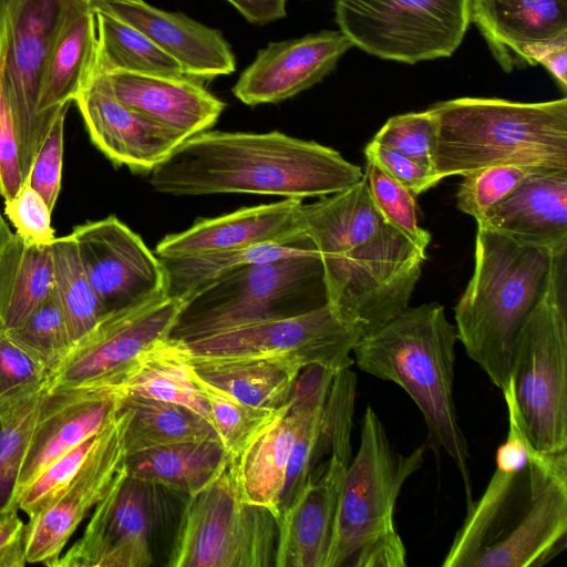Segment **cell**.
<instances>
[{
  "mask_svg": "<svg viewBox=\"0 0 567 567\" xmlns=\"http://www.w3.org/2000/svg\"><path fill=\"white\" fill-rule=\"evenodd\" d=\"M298 227L320 255L328 305L341 319L365 334L409 307L426 251L383 217L364 175L302 204Z\"/></svg>",
  "mask_w": 567,
  "mask_h": 567,
  "instance_id": "obj_1",
  "label": "cell"
},
{
  "mask_svg": "<svg viewBox=\"0 0 567 567\" xmlns=\"http://www.w3.org/2000/svg\"><path fill=\"white\" fill-rule=\"evenodd\" d=\"M507 412L494 474L467 508L444 567H538L566 547L567 451L536 452Z\"/></svg>",
  "mask_w": 567,
  "mask_h": 567,
  "instance_id": "obj_2",
  "label": "cell"
},
{
  "mask_svg": "<svg viewBox=\"0 0 567 567\" xmlns=\"http://www.w3.org/2000/svg\"><path fill=\"white\" fill-rule=\"evenodd\" d=\"M361 167L315 141L268 133L204 131L182 142L151 173L159 193L175 196L257 194L303 199L342 192Z\"/></svg>",
  "mask_w": 567,
  "mask_h": 567,
  "instance_id": "obj_3",
  "label": "cell"
},
{
  "mask_svg": "<svg viewBox=\"0 0 567 567\" xmlns=\"http://www.w3.org/2000/svg\"><path fill=\"white\" fill-rule=\"evenodd\" d=\"M567 251L533 245L477 225L474 269L455 308L457 339L501 391L509 384L516 338Z\"/></svg>",
  "mask_w": 567,
  "mask_h": 567,
  "instance_id": "obj_4",
  "label": "cell"
},
{
  "mask_svg": "<svg viewBox=\"0 0 567 567\" xmlns=\"http://www.w3.org/2000/svg\"><path fill=\"white\" fill-rule=\"evenodd\" d=\"M457 331L439 302L406 307L363 334L354 346L357 367L398 384L420 409L427 431L424 445L443 451L457 467L467 508L473 504L470 451L454 403Z\"/></svg>",
  "mask_w": 567,
  "mask_h": 567,
  "instance_id": "obj_5",
  "label": "cell"
},
{
  "mask_svg": "<svg viewBox=\"0 0 567 567\" xmlns=\"http://www.w3.org/2000/svg\"><path fill=\"white\" fill-rule=\"evenodd\" d=\"M429 110L437 128L434 169L442 179L493 165L567 169L566 97H458Z\"/></svg>",
  "mask_w": 567,
  "mask_h": 567,
  "instance_id": "obj_6",
  "label": "cell"
},
{
  "mask_svg": "<svg viewBox=\"0 0 567 567\" xmlns=\"http://www.w3.org/2000/svg\"><path fill=\"white\" fill-rule=\"evenodd\" d=\"M424 443L398 452L375 411L361 419L360 443L339 498L326 567H406V549L394 524L402 486L424 464Z\"/></svg>",
  "mask_w": 567,
  "mask_h": 567,
  "instance_id": "obj_7",
  "label": "cell"
},
{
  "mask_svg": "<svg viewBox=\"0 0 567 567\" xmlns=\"http://www.w3.org/2000/svg\"><path fill=\"white\" fill-rule=\"evenodd\" d=\"M328 305L318 251L241 267L183 298L169 338L188 341Z\"/></svg>",
  "mask_w": 567,
  "mask_h": 567,
  "instance_id": "obj_8",
  "label": "cell"
},
{
  "mask_svg": "<svg viewBox=\"0 0 567 567\" xmlns=\"http://www.w3.org/2000/svg\"><path fill=\"white\" fill-rule=\"evenodd\" d=\"M502 392L533 450L567 451L566 265L523 324Z\"/></svg>",
  "mask_w": 567,
  "mask_h": 567,
  "instance_id": "obj_9",
  "label": "cell"
},
{
  "mask_svg": "<svg viewBox=\"0 0 567 567\" xmlns=\"http://www.w3.org/2000/svg\"><path fill=\"white\" fill-rule=\"evenodd\" d=\"M278 522L240 498L231 458L205 487L189 495L166 566H275Z\"/></svg>",
  "mask_w": 567,
  "mask_h": 567,
  "instance_id": "obj_10",
  "label": "cell"
},
{
  "mask_svg": "<svg viewBox=\"0 0 567 567\" xmlns=\"http://www.w3.org/2000/svg\"><path fill=\"white\" fill-rule=\"evenodd\" d=\"M362 336L358 327L341 319L326 305L297 316L257 321L178 341L190 363L266 359L301 370L318 365L337 374L354 364L351 353Z\"/></svg>",
  "mask_w": 567,
  "mask_h": 567,
  "instance_id": "obj_11",
  "label": "cell"
},
{
  "mask_svg": "<svg viewBox=\"0 0 567 567\" xmlns=\"http://www.w3.org/2000/svg\"><path fill=\"white\" fill-rule=\"evenodd\" d=\"M334 19L353 47L415 64L455 52L471 22V0H336Z\"/></svg>",
  "mask_w": 567,
  "mask_h": 567,
  "instance_id": "obj_12",
  "label": "cell"
},
{
  "mask_svg": "<svg viewBox=\"0 0 567 567\" xmlns=\"http://www.w3.org/2000/svg\"><path fill=\"white\" fill-rule=\"evenodd\" d=\"M89 3V0H6L8 53L4 76L24 181L49 128L38 115L47 61L63 28Z\"/></svg>",
  "mask_w": 567,
  "mask_h": 567,
  "instance_id": "obj_13",
  "label": "cell"
},
{
  "mask_svg": "<svg viewBox=\"0 0 567 567\" xmlns=\"http://www.w3.org/2000/svg\"><path fill=\"white\" fill-rule=\"evenodd\" d=\"M183 299L167 293L106 313L50 371L48 386H95L116 374L153 342L168 338Z\"/></svg>",
  "mask_w": 567,
  "mask_h": 567,
  "instance_id": "obj_14",
  "label": "cell"
},
{
  "mask_svg": "<svg viewBox=\"0 0 567 567\" xmlns=\"http://www.w3.org/2000/svg\"><path fill=\"white\" fill-rule=\"evenodd\" d=\"M70 235L105 315L167 293L162 260L115 216L79 225Z\"/></svg>",
  "mask_w": 567,
  "mask_h": 567,
  "instance_id": "obj_15",
  "label": "cell"
},
{
  "mask_svg": "<svg viewBox=\"0 0 567 567\" xmlns=\"http://www.w3.org/2000/svg\"><path fill=\"white\" fill-rule=\"evenodd\" d=\"M130 412L122 405L104 426L86 462L61 492L24 528L28 564L53 567L69 539L102 501L126 466L125 430Z\"/></svg>",
  "mask_w": 567,
  "mask_h": 567,
  "instance_id": "obj_16",
  "label": "cell"
},
{
  "mask_svg": "<svg viewBox=\"0 0 567 567\" xmlns=\"http://www.w3.org/2000/svg\"><path fill=\"white\" fill-rule=\"evenodd\" d=\"M154 485L120 474L82 535L53 567H148Z\"/></svg>",
  "mask_w": 567,
  "mask_h": 567,
  "instance_id": "obj_17",
  "label": "cell"
},
{
  "mask_svg": "<svg viewBox=\"0 0 567 567\" xmlns=\"http://www.w3.org/2000/svg\"><path fill=\"white\" fill-rule=\"evenodd\" d=\"M92 143L116 166L151 173L182 141L121 103L97 65L74 101Z\"/></svg>",
  "mask_w": 567,
  "mask_h": 567,
  "instance_id": "obj_18",
  "label": "cell"
},
{
  "mask_svg": "<svg viewBox=\"0 0 567 567\" xmlns=\"http://www.w3.org/2000/svg\"><path fill=\"white\" fill-rule=\"evenodd\" d=\"M351 48L340 30L270 42L241 72L233 93L249 106L291 99L322 81Z\"/></svg>",
  "mask_w": 567,
  "mask_h": 567,
  "instance_id": "obj_19",
  "label": "cell"
},
{
  "mask_svg": "<svg viewBox=\"0 0 567 567\" xmlns=\"http://www.w3.org/2000/svg\"><path fill=\"white\" fill-rule=\"evenodd\" d=\"M349 463L331 454L312 466L277 520L275 567H326Z\"/></svg>",
  "mask_w": 567,
  "mask_h": 567,
  "instance_id": "obj_20",
  "label": "cell"
},
{
  "mask_svg": "<svg viewBox=\"0 0 567 567\" xmlns=\"http://www.w3.org/2000/svg\"><path fill=\"white\" fill-rule=\"evenodd\" d=\"M93 10L104 11L128 23L198 81L231 74L236 59L220 31L178 12H168L144 0H89Z\"/></svg>",
  "mask_w": 567,
  "mask_h": 567,
  "instance_id": "obj_21",
  "label": "cell"
},
{
  "mask_svg": "<svg viewBox=\"0 0 567 567\" xmlns=\"http://www.w3.org/2000/svg\"><path fill=\"white\" fill-rule=\"evenodd\" d=\"M120 408L121 400L103 388L49 389L19 475L17 502L42 471L99 433Z\"/></svg>",
  "mask_w": 567,
  "mask_h": 567,
  "instance_id": "obj_22",
  "label": "cell"
},
{
  "mask_svg": "<svg viewBox=\"0 0 567 567\" xmlns=\"http://www.w3.org/2000/svg\"><path fill=\"white\" fill-rule=\"evenodd\" d=\"M301 199L243 207L214 218L197 220L188 229L171 234L156 246L159 258L212 255L293 238Z\"/></svg>",
  "mask_w": 567,
  "mask_h": 567,
  "instance_id": "obj_23",
  "label": "cell"
},
{
  "mask_svg": "<svg viewBox=\"0 0 567 567\" xmlns=\"http://www.w3.org/2000/svg\"><path fill=\"white\" fill-rule=\"evenodd\" d=\"M116 99L182 142L212 128L225 103L188 76L107 72Z\"/></svg>",
  "mask_w": 567,
  "mask_h": 567,
  "instance_id": "obj_24",
  "label": "cell"
},
{
  "mask_svg": "<svg viewBox=\"0 0 567 567\" xmlns=\"http://www.w3.org/2000/svg\"><path fill=\"white\" fill-rule=\"evenodd\" d=\"M477 225L554 252L567 251V169L533 171Z\"/></svg>",
  "mask_w": 567,
  "mask_h": 567,
  "instance_id": "obj_25",
  "label": "cell"
},
{
  "mask_svg": "<svg viewBox=\"0 0 567 567\" xmlns=\"http://www.w3.org/2000/svg\"><path fill=\"white\" fill-rule=\"evenodd\" d=\"M471 21L506 72L529 47L567 35V0H471Z\"/></svg>",
  "mask_w": 567,
  "mask_h": 567,
  "instance_id": "obj_26",
  "label": "cell"
},
{
  "mask_svg": "<svg viewBox=\"0 0 567 567\" xmlns=\"http://www.w3.org/2000/svg\"><path fill=\"white\" fill-rule=\"evenodd\" d=\"M91 388L109 390L120 400L144 398L186 406L207 419L209 406L196 385L193 368L179 341L157 340L145 348L116 374Z\"/></svg>",
  "mask_w": 567,
  "mask_h": 567,
  "instance_id": "obj_27",
  "label": "cell"
},
{
  "mask_svg": "<svg viewBox=\"0 0 567 567\" xmlns=\"http://www.w3.org/2000/svg\"><path fill=\"white\" fill-rule=\"evenodd\" d=\"M299 422L300 406L289 400L241 454L231 458L240 498L268 509L277 520Z\"/></svg>",
  "mask_w": 567,
  "mask_h": 567,
  "instance_id": "obj_28",
  "label": "cell"
},
{
  "mask_svg": "<svg viewBox=\"0 0 567 567\" xmlns=\"http://www.w3.org/2000/svg\"><path fill=\"white\" fill-rule=\"evenodd\" d=\"M53 287L51 244H29L3 220L0 228V330L18 327Z\"/></svg>",
  "mask_w": 567,
  "mask_h": 567,
  "instance_id": "obj_29",
  "label": "cell"
},
{
  "mask_svg": "<svg viewBox=\"0 0 567 567\" xmlns=\"http://www.w3.org/2000/svg\"><path fill=\"white\" fill-rule=\"evenodd\" d=\"M96 60L95 13L89 3L63 28L47 61L38 97V115L47 127L74 101L93 74Z\"/></svg>",
  "mask_w": 567,
  "mask_h": 567,
  "instance_id": "obj_30",
  "label": "cell"
},
{
  "mask_svg": "<svg viewBox=\"0 0 567 567\" xmlns=\"http://www.w3.org/2000/svg\"><path fill=\"white\" fill-rule=\"evenodd\" d=\"M219 440L176 443L128 455L127 475L152 485L193 495L229 463Z\"/></svg>",
  "mask_w": 567,
  "mask_h": 567,
  "instance_id": "obj_31",
  "label": "cell"
},
{
  "mask_svg": "<svg viewBox=\"0 0 567 567\" xmlns=\"http://www.w3.org/2000/svg\"><path fill=\"white\" fill-rule=\"evenodd\" d=\"M190 364L202 379L237 400L251 406L272 410L287 404L302 371L296 365L266 359Z\"/></svg>",
  "mask_w": 567,
  "mask_h": 567,
  "instance_id": "obj_32",
  "label": "cell"
},
{
  "mask_svg": "<svg viewBox=\"0 0 567 567\" xmlns=\"http://www.w3.org/2000/svg\"><path fill=\"white\" fill-rule=\"evenodd\" d=\"M48 390L47 380L31 388L0 391V519L18 511V480Z\"/></svg>",
  "mask_w": 567,
  "mask_h": 567,
  "instance_id": "obj_33",
  "label": "cell"
},
{
  "mask_svg": "<svg viewBox=\"0 0 567 567\" xmlns=\"http://www.w3.org/2000/svg\"><path fill=\"white\" fill-rule=\"evenodd\" d=\"M318 251L303 233L279 241L212 255L159 258L163 262L167 295L183 299L213 279L254 264L274 261Z\"/></svg>",
  "mask_w": 567,
  "mask_h": 567,
  "instance_id": "obj_34",
  "label": "cell"
},
{
  "mask_svg": "<svg viewBox=\"0 0 567 567\" xmlns=\"http://www.w3.org/2000/svg\"><path fill=\"white\" fill-rule=\"evenodd\" d=\"M128 412L126 454L202 440H219L213 424L195 411L175 403L144 399L121 400Z\"/></svg>",
  "mask_w": 567,
  "mask_h": 567,
  "instance_id": "obj_35",
  "label": "cell"
},
{
  "mask_svg": "<svg viewBox=\"0 0 567 567\" xmlns=\"http://www.w3.org/2000/svg\"><path fill=\"white\" fill-rule=\"evenodd\" d=\"M95 13L96 65L106 72L187 76L182 66L142 32L100 10Z\"/></svg>",
  "mask_w": 567,
  "mask_h": 567,
  "instance_id": "obj_36",
  "label": "cell"
},
{
  "mask_svg": "<svg viewBox=\"0 0 567 567\" xmlns=\"http://www.w3.org/2000/svg\"><path fill=\"white\" fill-rule=\"evenodd\" d=\"M54 289L74 342L85 336L105 315L93 290L71 235L54 238Z\"/></svg>",
  "mask_w": 567,
  "mask_h": 567,
  "instance_id": "obj_37",
  "label": "cell"
},
{
  "mask_svg": "<svg viewBox=\"0 0 567 567\" xmlns=\"http://www.w3.org/2000/svg\"><path fill=\"white\" fill-rule=\"evenodd\" d=\"M193 377L209 406L212 424L218 439L233 460L241 454L285 406L278 410L251 406L202 379L194 368Z\"/></svg>",
  "mask_w": 567,
  "mask_h": 567,
  "instance_id": "obj_38",
  "label": "cell"
},
{
  "mask_svg": "<svg viewBox=\"0 0 567 567\" xmlns=\"http://www.w3.org/2000/svg\"><path fill=\"white\" fill-rule=\"evenodd\" d=\"M4 332L40 361L49 373L73 346L68 321L54 287L18 327Z\"/></svg>",
  "mask_w": 567,
  "mask_h": 567,
  "instance_id": "obj_39",
  "label": "cell"
},
{
  "mask_svg": "<svg viewBox=\"0 0 567 567\" xmlns=\"http://www.w3.org/2000/svg\"><path fill=\"white\" fill-rule=\"evenodd\" d=\"M364 177L371 198L383 217L426 251L431 234L419 225L416 196L372 161H367Z\"/></svg>",
  "mask_w": 567,
  "mask_h": 567,
  "instance_id": "obj_40",
  "label": "cell"
},
{
  "mask_svg": "<svg viewBox=\"0 0 567 567\" xmlns=\"http://www.w3.org/2000/svg\"><path fill=\"white\" fill-rule=\"evenodd\" d=\"M535 169L519 165H493L472 172L463 176L458 186L457 208L478 221Z\"/></svg>",
  "mask_w": 567,
  "mask_h": 567,
  "instance_id": "obj_41",
  "label": "cell"
},
{
  "mask_svg": "<svg viewBox=\"0 0 567 567\" xmlns=\"http://www.w3.org/2000/svg\"><path fill=\"white\" fill-rule=\"evenodd\" d=\"M436 135V121L427 109L390 117L371 141L435 172Z\"/></svg>",
  "mask_w": 567,
  "mask_h": 567,
  "instance_id": "obj_42",
  "label": "cell"
},
{
  "mask_svg": "<svg viewBox=\"0 0 567 567\" xmlns=\"http://www.w3.org/2000/svg\"><path fill=\"white\" fill-rule=\"evenodd\" d=\"M104 426L42 471L21 493L17 502L18 511L30 518L49 506L82 468L97 445Z\"/></svg>",
  "mask_w": 567,
  "mask_h": 567,
  "instance_id": "obj_43",
  "label": "cell"
},
{
  "mask_svg": "<svg viewBox=\"0 0 567 567\" xmlns=\"http://www.w3.org/2000/svg\"><path fill=\"white\" fill-rule=\"evenodd\" d=\"M8 53L7 9L0 0V195L11 199L25 182L21 171L19 142L6 85Z\"/></svg>",
  "mask_w": 567,
  "mask_h": 567,
  "instance_id": "obj_44",
  "label": "cell"
},
{
  "mask_svg": "<svg viewBox=\"0 0 567 567\" xmlns=\"http://www.w3.org/2000/svg\"><path fill=\"white\" fill-rule=\"evenodd\" d=\"M69 105L51 121L33 157L25 182L35 189L53 210L61 188L64 121Z\"/></svg>",
  "mask_w": 567,
  "mask_h": 567,
  "instance_id": "obj_45",
  "label": "cell"
},
{
  "mask_svg": "<svg viewBox=\"0 0 567 567\" xmlns=\"http://www.w3.org/2000/svg\"><path fill=\"white\" fill-rule=\"evenodd\" d=\"M52 210L43 197L24 182L11 199L4 200V214L16 233L27 243L48 245L53 241Z\"/></svg>",
  "mask_w": 567,
  "mask_h": 567,
  "instance_id": "obj_46",
  "label": "cell"
},
{
  "mask_svg": "<svg viewBox=\"0 0 567 567\" xmlns=\"http://www.w3.org/2000/svg\"><path fill=\"white\" fill-rule=\"evenodd\" d=\"M49 370L0 330V391L9 392L39 385Z\"/></svg>",
  "mask_w": 567,
  "mask_h": 567,
  "instance_id": "obj_47",
  "label": "cell"
},
{
  "mask_svg": "<svg viewBox=\"0 0 567 567\" xmlns=\"http://www.w3.org/2000/svg\"><path fill=\"white\" fill-rule=\"evenodd\" d=\"M364 154L367 161L375 163L415 196L434 187L442 181V177L435 172L372 141L367 144Z\"/></svg>",
  "mask_w": 567,
  "mask_h": 567,
  "instance_id": "obj_48",
  "label": "cell"
},
{
  "mask_svg": "<svg viewBox=\"0 0 567 567\" xmlns=\"http://www.w3.org/2000/svg\"><path fill=\"white\" fill-rule=\"evenodd\" d=\"M526 65L542 64L567 90V35L543 42L525 50Z\"/></svg>",
  "mask_w": 567,
  "mask_h": 567,
  "instance_id": "obj_49",
  "label": "cell"
},
{
  "mask_svg": "<svg viewBox=\"0 0 567 567\" xmlns=\"http://www.w3.org/2000/svg\"><path fill=\"white\" fill-rule=\"evenodd\" d=\"M24 528L25 523L19 511L0 519V567H23L28 564Z\"/></svg>",
  "mask_w": 567,
  "mask_h": 567,
  "instance_id": "obj_50",
  "label": "cell"
},
{
  "mask_svg": "<svg viewBox=\"0 0 567 567\" xmlns=\"http://www.w3.org/2000/svg\"><path fill=\"white\" fill-rule=\"evenodd\" d=\"M248 22L265 25L287 14V0H226Z\"/></svg>",
  "mask_w": 567,
  "mask_h": 567,
  "instance_id": "obj_51",
  "label": "cell"
},
{
  "mask_svg": "<svg viewBox=\"0 0 567 567\" xmlns=\"http://www.w3.org/2000/svg\"><path fill=\"white\" fill-rule=\"evenodd\" d=\"M3 220H4V218L2 217V215L0 213V228H1V224H2Z\"/></svg>",
  "mask_w": 567,
  "mask_h": 567,
  "instance_id": "obj_52",
  "label": "cell"
}]
</instances>
